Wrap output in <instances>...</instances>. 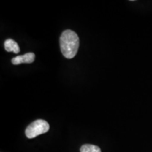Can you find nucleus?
I'll return each mask as SVG.
<instances>
[{
  "mask_svg": "<svg viewBox=\"0 0 152 152\" xmlns=\"http://www.w3.org/2000/svg\"><path fill=\"white\" fill-rule=\"evenodd\" d=\"M80 45L78 36L71 30L64 31L60 37V47L63 55L71 59L77 54Z\"/></svg>",
  "mask_w": 152,
  "mask_h": 152,
  "instance_id": "nucleus-1",
  "label": "nucleus"
},
{
  "mask_svg": "<svg viewBox=\"0 0 152 152\" xmlns=\"http://www.w3.org/2000/svg\"><path fill=\"white\" fill-rule=\"evenodd\" d=\"M49 130V123L45 120L39 119L28 125L26 130V135L28 139H33L38 135L47 132Z\"/></svg>",
  "mask_w": 152,
  "mask_h": 152,
  "instance_id": "nucleus-2",
  "label": "nucleus"
},
{
  "mask_svg": "<svg viewBox=\"0 0 152 152\" xmlns=\"http://www.w3.org/2000/svg\"><path fill=\"white\" fill-rule=\"evenodd\" d=\"M35 55L34 53L29 52L27 54L23 55V56H17L12 58L11 62L14 65H19V64H31L35 61Z\"/></svg>",
  "mask_w": 152,
  "mask_h": 152,
  "instance_id": "nucleus-3",
  "label": "nucleus"
},
{
  "mask_svg": "<svg viewBox=\"0 0 152 152\" xmlns=\"http://www.w3.org/2000/svg\"><path fill=\"white\" fill-rule=\"evenodd\" d=\"M4 49L7 52H13L15 54H18L20 52V47L12 39H8L5 41Z\"/></svg>",
  "mask_w": 152,
  "mask_h": 152,
  "instance_id": "nucleus-4",
  "label": "nucleus"
},
{
  "mask_svg": "<svg viewBox=\"0 0 152 152\" xmlns=\"http://www.w3.org/2000/svg\"><path fill=\"white\" fill-rule=\"evenodd\" d=\"M80 152H102L97 146L93 144H84L80 148Z\"/></svg>",
  "mask_w": 152,
  "mask_h": 152,
  "instance_id": "nucleus-5",
  "label": "nucleus"
}]
</instances>
